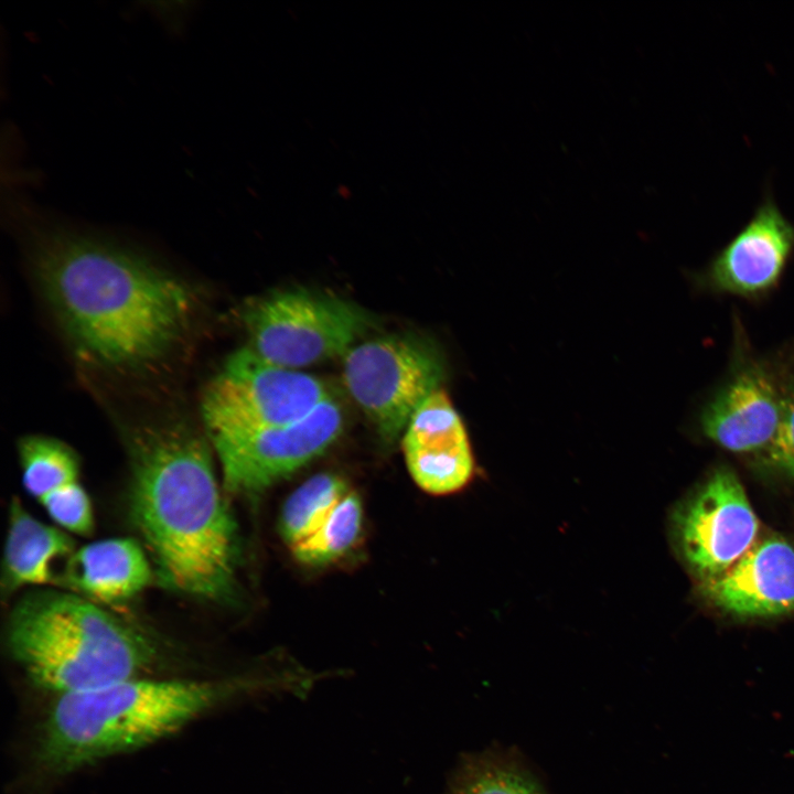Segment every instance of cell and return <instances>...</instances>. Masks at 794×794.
<instances>
[{"instance_id": "d6986e66", "label": "cell", "mask_w": 794, "mask_h": 794, "mask_svg": "<svg viewBox=\"0 0 794 794\" xmlns=\"http://www.w3.org/2000/svg\"><path fill=\"white\" fill-rule=\"evenodd\" d=\"M362 523L360 497L350 490L324 526L291 552L302 564L318 566L331 562L354 546L361 535Z\"/></svg>"}, {"instance_id": "8fae6325", "label": "cell", "mask_w": 794, "mask_h": 794, "mask_svg": "<svg viewBox=\"0 0 794 794\" xmlns=\"http://www.w3.org/2000/svg\"><path fill=\"white\" fill-rule=\"evenodd\" d=\"M403 451L412 480L428 494L458 493L474 478L475 462L466 429L441 389L410 418L403 432Z\"/></svg>"}, {"instance_id": "5b68a950", "label": "cell", "mask_w": 794, "mask_h": 794, "mask_svg": "<svg viewBox=\"0 0 794 794\" xmlns=\"http://www.w3.org/2000/svg\"><path fill=\"white\" fill-rule=\"evenodd\" d=\"M331 397L318 377L276 365L246 346L205 388L202 416L212 442L298 421Z\"/></svg>"}, {"instance_id": "ba28073f", "label": "cell", "mask_w": 794, "mask_h": 794, "mask_svg": "<svg viewBox=\"0 0 794 794\" xmlns=\"http://www.w3.org/2000/svg\"><path fill=\"white\" fill-rule=\"evenodd\" d=\"M759 527L742 484L725 466L673 515L676 546L701 582L720 576L743 557L758 541Z\"/></svg>"}, {"instance_id": "52a82bcc", "label": "cell", "mask_w": 794, "mask_h": 794, "mask_svg": "<svg viewBox=\"0 0 794 794\" xmlns=\"http://www.w3.org/2000/svg\"><path fill=\"white\" fill-rule=\"evenodd\" d=\"M444 377V361L429 339L410 333L373 337L343 356V382L379 436L394 441Z\"/></svg>"}, {"instance_id": "30bf717a", "label": "cell", "mask_w": 794, "mask_h": 794, "mask_svg": "<svg viewBox=\"0 0 794 794\" xmlns=\"http://www.w3.org/2000/svg\"><path fill=\"white\" fill-rule=\"evenodd\" d=\"M794 251V224L765 193L748 223L709 264L705 281L715 291L757 297L776 286Z\"/></svg>"}, {"instance_id": "3957f363", "label": "cell", "mask_w": 794, "mask_h": 794, "mask_svg": "<svg viewBox=\"0 0 794 794\" xmlns=\"http://www.w3.org/2000/svg\"><path fill=\"white\" fill-rule=\"evenodd\" d=\"M250 679L136 677L56 697L36 747L40 765L66 774L132 752L179 731L255 688Z\"/></svg>"}, {"instance_id": "ac0fdd59", "label": "cell", "mask_w": 794, "mask_h": 794, "mask_svg": "<svg viewBox=\"0 0 794 794\" xmlns=\"http://www.w3.org/2000/svg\"><path fill=\"white\" fill-rule=\"evenodd\" d=\"M25 490L39 502L79 483V462L69 447L53 438L28 436L19 442Z\"/></svg>"}, {"instance_id": "e0dca14e", "label": "cell", "mask_w": 794, "mask_h": 794, "mask_svg": "<svg viewBox=\"0 0 794 794\" xmlns=\"http://www.w3.org/2000/svg\"><path fill=\"white\" fill-rule=\"evenodd\" d=\"M350 487L337 475L315 474L287 498L281 514L282 537L293 551L328 522Z\"/></svg>"}, {"instance_id": "9a60e30c", "label": "cell", "mask_w": 794, "mask_h": 794, "mask_svg": "<svg viewBox=\"0 0 794 794\" xmlns=\"http://www.w3.org/2000/svg\"><path fill=\"white\" fill-rule=\"evenodd\" d=\"M74 540L63 530L33 517L14 497L9 507L2 586L11 593L25 586L57 582L60 560L75 551Z\"/></svg>"}, {"instance_id": "5bb4252c", "label": "cell", "mask_w": 794, "mask_h": 794, "mask_svg": "<svg viewBox=\"0 0 794 794\" xmlns=\"http://www.w3.org/2000/svg\"><path fill=\"white\" fill-rule=\"evenodd\" d=\"M151 565L130 538H110L83 546L64 562L57 582L97 604L127 601L152 580Z\"/></svg>"}, {"instance_id": "7c38bea8", "label": "cell", "mask_w": 794, "mask_h": 794, "mask_svg": "<svg viewBox=\"0 0 794 794\" xmlns=\"http://www.w3.org/2000/svg\"><path fill=\"white\" fill-rule=\"evenodd\" d=\"M786 390L766 366L751 363L706 404L699 420L701 431L728 451L760 453L776 432Z\"/></svg>"}, {"instance_id": "7a4b0ae2", "label": "cell", "mask_w": 794, "mask_h": 794, "mask_svg": "<svg viewBox=\"0 0 794 794\" xmlns=\"http://www.w3.org/2000/svg\"><path fill=\"white\" fill-rule=\"evenodd\" d=\"M129 443L130 514L161 582L196 599L229 600L237 582V525L206 443L168 423L138 429Z\"/></svg>"}, {"instance_id": "44dd1931", "label": "cell", "mask_w": 794, "mask_h": 794, "mask_svg": "<svg viewBox=\"0 0 794 794\" xmlns=\"http://www.w3.org/2000/svg\"><path fill=\"white\" fill-rule=\"evenodd\" d=\"M759 454L765 466L794 479V386L786 390L784 409L773 439Z\"/></svg>"}, {"instance_id": "4fadbf2b", "label": "cell", "mask_w": 794, "mask_h": 794, "mask_svg": "<svg viewBox=\"0 0 794 794\" xmlns=\"http://www.w3.org/2000/svg\"><path fill=\"white\" fill-rule=\"evenodd\" d=\"M715 607L741 618L794 612V547L773 536L758 540L731 568L701 582Z\"/></svg>"}, {"instance_id": "277c9868", "label": "cell", "mask_w": 794, "mask_h": 794, "mask_svg": "<svg viewBox=\"0 0 794 794\" xmlns=\"http://www.w3.org/2000/svg\"><path fill=\"white\" fill-rule=\"evenodd\" d=\"M7 639L29 680L56 697L142 677L160 659L151 637L69 591H37L20 600Z\"/></svg>"}, {"instance_id": "8992f818", "label": "cell", "mask_w": 794, "mask_h": 794, "mask_svg": "<svg viewBox=\"0 0 794 794\" xmlns=\"http://www.w3.org/2000/svg\"><path fill=\"white\" fill-rule=\"evenodd\" d=\"M249 347L291 369L344 356L372 325L367 311L336 296L304 289L268 293L243 315Z\"/></svg>"}, {"instance_id": "2e32d148", "label": "cell", "mask_w": 794, "mask_h": 794, "mask_svg": "<svg viewBox=\"0 0 794 794\" xmlns=\"http://www.w3.org/2000/svg\"><path fill=\"white\" fill-rule=\"evenodd\" d=\"M444 794H547L522 754L491 747L466 753L452 771Z\"/></svg>"}, {"instance_id": "ffe728a7", "label": "cell", "mask_w": 794, "mask_h": 794, "mask_svg": "<svg viewBox=\"0 0 794 794\" xmlns=\"http://www.w3.org/2000/svg\"><path fill=\"white\" fill-rule=\"evenodd\" d=\"M40 503L61 528L77 535L92 534L93 507L81 482L45 497Z\"/></svg>"}, {"instance_id": "9c48e42d", "label": "cell", "mask_w": 794, "mask_h": 794, "mask_svg": "<svg viewBox=\"0 0 794 794\" xmlns=\"http://www.w3.org/2000/svg\"><path fill=\"white\" fill-rule=\"evenodd\" d=\"M343 423L342 407L331 397L298 421L212 441L225 489L253 494L270 486L326 450Z\"/></svg>"}, {"instance_id": "6da1fadb", "label": "cell", "mask_w": 794, "mask_h": 794, "mask_svg": "<svg viewBox=\"0 0 794 794\" xmlns=\"http://www.w3.org/2000/svg\"><path fill=\"white\" fill-rule=\"evenodd\" d=\"M37 273L73 346L103 367L158 362L184 337L194 318L196 299L184 281L87 237H43Z\"/></svg>"}]
</instances>
